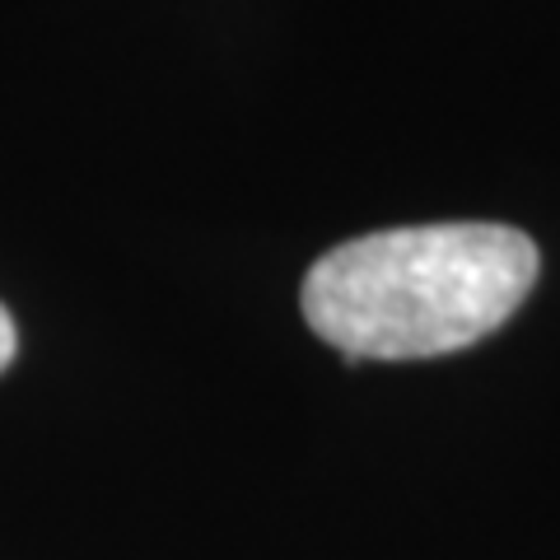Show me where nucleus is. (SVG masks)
I'll list each match as a JSON object with an SVG mask.
<instances>
[{
  "mask_svg": "<svg viewBox=\"0 0 560 560\" xmlns=\"http://www.w3.org/2000/svg\"><path fill=\"white\" fill-rule=\"evenodd\" d=\"M537 267V243L510 224H407L323 253L300 304L346 360H434L510 323Z\"/></svg>",
  "mask_w": 560,
  "mask_h": 560,
  "instance_id": "f257e3e1",
  "label": "nucleus"
},
{
  "mask_svg": "<svg viewBox=\"0 0 560 560\" xmlns=\"http://www.w3.org/2000/svg\"><path fill=\"white\" fill-rule=\"evenodd\" d=\"M14 350H20V331H14V318H10V308L0 304V374L10 370Z\"/></svg>",
  "mask_w": 560,
  "mask_h": 560,
  "instance_id": "f03ea898",
  "label": "nucleus"
}]
</instances>
